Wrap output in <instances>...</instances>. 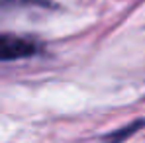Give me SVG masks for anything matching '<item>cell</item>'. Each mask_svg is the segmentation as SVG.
Wrapping results in <instances>:
<instances>
[{
    "mask_svg": "<svg viewBox=\"0 0 145 143\" xmlns=\"http://www.w3.org/2000/svg\"><path fill=\"white\" fill-rule=\"evenodd\" d=\"M37 43L14 33H0V61H16L37 53Z\"/></svg>",
    "mask_w": 145,
    "mask_h": 143,
    "instance_id": "1",
    "label": "cell"
}]
</instances>
